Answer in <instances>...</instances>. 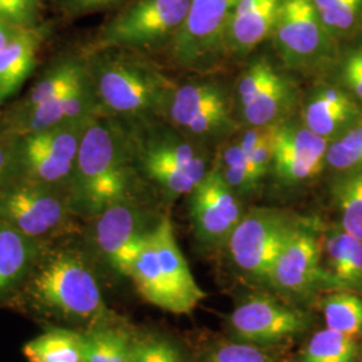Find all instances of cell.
Wrapping results in <instances>:
<instances>
[{
    "mask_svg": "<svg viewBox=\"0 0 362 362\" xmlns=\"http://www.w3.org/2000/svg\"><path fill=\"white\" fill-rule=\"evenodd\" d=\"M139 175L128 122L109 115L94 117L82 137L66 188L73 211L95 216L132 197Z\"/></svg>",
    "mask_w": 362,
    "mask_h": 362,
    "instance_id": "obj_1",
    "label": "cell"
},
{
    "mask_svg": "<svg viewBox=\"0 0 362 362\" xmlns=\"http://www.w3.org/2000/svg\"><path fill=\"white\" fill-rule=\"evenodd\" d=\"M88 65L105 115L124 121L163 118L177 82L152 62L127 52H103Z\"/></svg>",
    "mask_w": 362,
    "mask_h": 362,
    "instance_id": "obj_2",
    "label": "cell"
},
{
    "mask_svg": "<svg viewBox=\"0 0 362 362\" xmlns=\"http://www.w3.org/2000/svg\"><path fill=\"white\" fill-rule=\"evenodd\" d=\"M139 173L170 200L191 194L207 176L214 152L187 139L163 118L127 121Z\"/></svg>",
    "mask_w": 362,
    "mask_h": 362,
    "instance_id": "obj_3",
    "label": "cell"
},
{
    "mask_svg": "<svg viewBox=\"0 0 362 362\" xmlns=\"http://www.w3.org/2000/svg\"><path fill=\"white\" fill-rule=\"evenodd\" d=\"M129 278L145 300L173 314H189L207 297L181 252L168 216L156 221Z\"/></svg>",
    "mask_w": 362,
    "mask_h": 362,
    "instance_id": "obj_4",
    "label": "cell"
},
{
    "mask_svg": "<svg viewBox=\"0 0 362 362\" xmlns=\"http://www.w3.org/2000/svg\"><path fill=\"white\" fill-rule=\"evenodd\" d=\"M163 119L212 152L242 128L235 115L233 85L215 74L177 82Z\"/></svg>",
    "mask_w": 362,
    "mask_h": 362,
    "instance_id": "obj_5",
    "label": "cell"
},
{
    "mask_svg": "<svg viewBox=\"0 0 362 362\" xmlns=\"http://www.w3.org/2000/svg\"><path fill=\"white\" fill-rule=\"evenodd\" d=\"M238 0H192L188 13L169 42V61L194 76H211L228 61L227 28Z\"/></svg>",
    "mask_w": 362,
    "mask_h": 362,
    "instance_id": "obj_6",
    "label": "cell"
},
{
    "mask_svg": "<svg viewBox=\"0 0 362 362\" xmlns=\"http://www.w3.org/2000/svg\"><path fill=\"white\" fill-rule=\"evenodd\" d=\"M93 118L15 137L10 182L19 181L54 189L67 188L82 137Z\"/></svg>",
    "mask_w": 362,
    "mask_h": 362,
    "instance_id": "obj_7",
    "label": "cell"
},
{
    "mask_svg": "<svg viewBox=\"0 0 362 362\" xmlns=\"http://www.w3.org/2000/svg\"><path fill=\"white\" fill-rule=\"evenodd\" d=\"M272 40L288 73L317 76L337 59V40L325 28L313 0H285Z\"/></svg>",
    "mask_w": 362,
    "mask_h": 362,
    "instance_id": "obj_8",
    "label": "cell"
},
{
    "mask_svg": "<svg viewBox=\"0 0 362 362\" xmlns=\"http://www.w3.org/2000/svg\"><path fill=\"white\" fill-rule=\"evenodd\" d=\"M30 293L39 305L82 321L104 315V299L95 275L82 257L59 252L34 274Z\"/></svg>",
    "mask_w": 362,
    "mask_h": 362,
    "instance_id": "obj_9",
    "label": "cell"
},
{
    "mask_svg": "<svg viewBox=\"0 0 362 362\" xmlns=\"http://www.w3.org/2000/svg\"><path fill=\"white\" fill-rule=\"evenodd\" d=\"M302 219L281 208H250L226 243L233 266L247 278L269 284L276 259Z\"/></svg>",
    "mask_w": 362,
    "mask_h": 362,
    "instance_id": "obj_10",
    "label": "cell"
},
{
    "mask_svg": "<svg viewBox=\"0 0 362 362\" xmlns=\"http://www.w3.org/2000/svg\"><path fill=\"white\" fill-rule=\"evenodd\" d=\"M192 0H136L107 22L97 37L100 50H153L168 46Z\"/></svg>",
    "mask_w": 362,
    "mask_h": 362,
    "instance_id": "obj_11",
    "label": "cell"
},
{
    "mask_svg": "<svg viewBox=\"0 0 362 362\" xmlns=\"http://www.w3.org/2000/svg\"><path fill=\"white\" fill-rule=\"evenodd\" d=\"M73 212L58 189L19 181L0 187V220L34 240L65 233Z\"/></svg>",
    "mask_w": 362,
    "mask_h": 362,
    "instance_id": "obj_12",
    "label": "cell"
},
{
    "mask_svg": "<svg viewBox=\"0 0 362 362\" xmlns=\"http://www.w3.org/2000/svg\"><path fill=\"white\" fill-rule=\"evenodd\" d=\"M330 141L309 129L298 117L274 127L269 177L279 188H298L314 180L326 167Z\"/></svg>",
    "mask_w": 362,
    "mask_h": 362,
    "instance_id": "obj_13",
    "label": "cell"
},
{
    "mask_svg": "<svg viewBox=\"0 0 362 362\" xmlns=\"http://www.w3.org/2000/svg\"><path fill=\"white\" fill-rule=\"evenodd\" d=\"M155 224L149 226L143 209L128 197L95 215L94 243L113 270L130 276Z\"/></svg>",
    "mask_w": 362,
    "mask_h": 362,
    "instance_id": "obj_14",
    "label": "cell"
},
{
    "mask_svg": "<svg viewBox=\"0 0 362 362\" xmlns=\"http://www.w3.org/2000/svg\"><path fill=\"white\" fill-rule=\"evenodd\" d=\"M188 211L194 236L204 247L226 246L246 212L243 199L233 192L214 167L188 194Z\"/></svg>",
    "mask_w": 362,
    "mask_h": 362,
    "instance_id": "obj_15",
    "label": "cell"
},
{
    "mask_svg": "<svg viewBox=\"0 0 362 362\" xmlns=\"http://www.w3.org/2000/svg\"><path fill=\"white\" fill-rule=\"evenodd\" d=\"M269 285L296 296L329 287L324 269V238L313 220L299 223L274 264Z\"/></svg>",
    "mask_w": 362,
    "mask_h": 362,
    "instance_id": "obj_16",
    "label": "cell"
},
{
    "mask_svg": "<svg viewBox=\"0 0 362 362\" xmlns=\"http://www.w3.org/2000/svg\"><path fill=\"white\" fill-rule=\"evenodd\" d=\"M230 326L240 341L263 346L303 333L309 327V318L274 298L258 294L235 308Z\"/></svg>",
    "mask_w": 362,
    "mask_h": 362,
    "instance_id": "obj_17",
    "label": "cell"
},
{
    "mask_svg": "<svg viewBox=\"0 0 362 362\" xmlns=\"http://www.w3.org/2000/svg\"><path fill=\"white\" fill-rule=\"evenodd\" d=\"M105 115L90 79L73 90L26 110H15L4 127L13 136L52 129L76 121Z\"/></svg>",
    "mask_w": 362,
    "mask_h": 362,
    "instance_id": "obj_18",
    "label": "cell"
},
{
    "mask_svg": "<svg viewBox=\"0 0 362 362\" xmlns=\"http://www.w3.org/2000/svg\"><path fill=\"white\" fill-rule=\"evenodd\" d=\"M298 117L309 129L332 143L361 124L362 112L345 89L320 83L302 95Z\"/></svg>",
    "mask_w": 362,
    "mask_h": 362,
    "instance_id": "obj_19",
    "label": "cell"
},
{
    "mask_svg": "<svg viewBox=\"0 0 362 362\" xmlns=\"http://www.w3.org/2000/svg\"><path fill=\"white\" fill-rule=\"evenodd\" d=\"M285 0H238L226 37L228 59H246L272 39Z\"/></svg>",
    "mask_w": 362,
    "mask_h": 362,
    "instance_id": "obj_20",
    "label": "cell"
},
{
    "mask_svg": "<svg viewBox=\"0 0 362 362\" xmlns=\"http://www.w3.org/2000/svg\"><path fill=\"white\" fill-rule=\"evenodd\" d=\"M300 98L297 82L284 67H278L258 94L236 110V118L242 128L275 127L297 115Z\"/></svg>",
    "mask_w": 362,
    "mask_h": 362,
    "instance_id": "obj_21",
    "label": "cell"
},
{
    "mask_svg": "<svg viewBox=\"0 0 362 362\" xmlns=\"http://www.w3.org/2000/svg\"><path fill=\"white\" fill-rule=\"evenodd\" d=\"M324 269L327 286L362 296V240L344 231L332 230L324 239Z\"/></svg>",
    "mask_w": 362,
    "mask_h": 362,
    "instance_id": "obj_22",
    "label": "cell"
},
{
    "mask_svg": "<svg viewBox=\"0 0 362 362\" xmlns=\"http://www.w3.org/2000/svg\"><path fill=\"white\" fill-rule=\"evenodd\" d=\"M43 31L37 27H18L13 39L0 49V104L22 88L37 64Z\"/></svg>",
    "mask_w": 362,
    "mask_h": 362,
    "instance_id": "obj_23",
    "label": "cell"
},
{
    "mask_svg": "<svg viewBox=\"0 0 362 362\" xmlns=\"http://www.w3.org/2000/svg\"><path fill=\"white\" fill-rule=\"evenodd\" d=\"M37 240L0 220V296L26 275L37 257Z\"/></svg>",
    "mask_w": 362,
    "mask_h": 362,
    "instance_id": "obj_24",
    "label": "cell"
},
{
    "mask_svg": "<svg viewBox=\"0 0 362 362\" xmlns=\"http://www.w3.org/2000/svg\"><path fill=\"white\" fill-rule=\"evenodd\" d=\"M212 167L219 172L221 179L233 192L242 199L258 194L263 185V181L255 173L248 156L233 136L215 149Z\"/></svg>",
    "mask_w": 362,
    "mask_h": 362,
    "instance_id": "obj_25",
    "label": "cell"
},
{
    "mask_svg": "<svg viewBox=\"0 0 362 362\" xmlns=\"http://www.w3.org/2000/svg\"><path fill=\"white\" fill-rule=\"evenodd\" d=\"M90 79L89 65L78 59H66L54 66L34 85L16 110H26L57 98Z\"/></svg>",
    "mask_w": 362,
    "mask_h": 362,
    "instance_id": "obj_26",
    "label": "cell"
},
{
    "mask_svg": "<svg viewBox=\"0 0 362 362\" xmlns=\"http://www.w3.org/2000/svg\"><path fill=\"white\" fill-rule=\"evenodd\" d=\"M339 173L332 185L339 228L362 240V167Z\"/></svg>",
    "mask_w": 362,
    "mask_h": 362,
    "instance_id": "obj_27",
    "label": "cell"
},
{
    "mask_svg": "<svg viewBox=\"0 0 362 362\" xmlns=\"http://www.w3.org/2000/svg\"><path fill=\"white\" fill-rule=\"evenodd\" d=\"M23 353L28 362H83L82 334L52 329L28 341Z\"/></svg>",
    "mask_w": 362,
    "mask_h": 362,
    "instance_id": "obj_28",
    "label": "cell"
},
{
    "mask_svg": "<svg viewBox=\"0 0 362 362\" xmlns=\"http://www.w3.org/2000/svg\"><path fill=\"white\" fill-rule=\"evenodd\" d=\"M356 356L354 337L325 327L310 337L298 362H354Z\"/></svg>",
    "mask_w": 362,
    "mask_h": 362,
    "instance_id": "obj_29",
    "label": "cell"
},
{
    "mask_svg": "<svg viewBox=\"0 0 362 362\" xmlns=\"http://www.w3.org/2000/svg\"><path fill=\"white\" fill-rule=\"evenodd\" d=\"M132 338L112 327H95L82 334L83 362H130Z\"/></svg>",
    "mask_w": 362,
    "mask_h": 362,
    "instance_id": "obj_30",
    "label": "cell"
},
{
    "mask_svg": "<svg viewBox=\"0 0 362 362\" xmlns=\"http://www.w3.org/2000/svg\"><path fill=\"white\" fill-rule=\"evenodd\" d=\"M322 313L326 327L353 337L362 333L361 294L337 290L325 299Z\"/></svg>",
    "mask_w": 362,
    "mask_h": 362,
    "instance_id": "obj_31",
    "label": "cell"
},
{
    "mask_svg": "<svg viewBox=\"0 0 362 362\" xmlns=\"http://www.w3.org/2000/svg\"><path fill=\"white\" fill-rule=\"evenodd\" d=\"M325 28L333 38L350 34L362 13V0H313Z\"/></svg>",
    "mask_w": 362,
    "mask_h": 362,
    "instance_id": "obj_32",
    "label": "cell"
},
{
    "mask_svg": "<svg viewBox=\"0 0 362 362\" xmlns=\"http://www.w3.org/2000/svg\"><path fill=\"white\" fill-rule=\"evenodd\" d=\"M326 167L337 172L362 167V124L330 143Z\"/></svg>",
    "mask_w": 362,
    "mask_h": 362,
    "instance_id": "obj_33",
    "label": "cell"
},
{
    "mask_svg": "<svg viewBox=\"0 0 362 362\" xmlns=\"http://www.w3.org/2000/svg\"><path fill=\"white\" fill-rule=\"evenodd\" d=\"M130 362H185L180 350L158 336L134 337L130 345Z\"/></svg>",
    "mask_w": 362,
    "mask_h": 362,
    "instance_id": "obj_34",
    "label": "cell"
},
{
    "mask_svg": "<svg viewBox=\"0 0 362 362\" xmlns=\"http://www.w3.org/2000/svg\"><path fill=\"white\" fill-rule=\"evenodd\" d=\"M206 362H274L258 345L247 342H226L208 351Z\"/></svg>",
    "mask_w": 362,
    "mask_h": 362,
    "instance_id": "obj_35",
    "label": "cell"
},
{
    "mask_svg": "<svg viewBox=\"0 0 362 362\" xmlns=\"http://www.w3.org/2000/svg\"><path fill=\"white\" fill-rule=\"evenodd\" d=\"M39 0H0V19L13 27H34Z\"/></svg>",
    "mask_w": 362,
    "mask_h": 362,
    "instance_id": "obj_36",
    "label": "cell"
},
{
    "mask_svg": "<svg viewBox=\"0 0 362 362\" xmlns=\"http://www.w3.org/2000/svg\"><path fill=\"white\" fill-rule=\"evenodd\" d=\"M339 76L350 94L362 101V49L350 52L342 59Z\"/></svg>",
    "mask_w": 362,
    "mask_h": 362,
    "instance_id": "obj_37",
    "label": "cell"
},
{
    "mask_svg": "<svg viewBox=\"0 0 362 362\" xmlns=\"http://www.w3.org/2000/svg\"><path fill=\"white\" fill-rule=\"evenodd\" d=\"M15 136L6 128H0V187L13 177Z\"/></svg>",
    "mask_w": 362,
    "mask_h": 362,
    "instance_id": "obj_38",
    "label": "cell"
},
{
    "mask_svg": "<svg viewBox=\"0 0 362 362\" xmlns=\"http://www.w3.org/2000/svg\"><path fill=\"white\" fill-rule=\"evenodd\" d=\"M121 0H62V6L67 13L73 15L93 13L110 7Z\"/></svg>",
    "mask_w": 362,
    "mask_h": 362,
    "instance_id": "obj_39",
    "label": "cell"
},
{
    "mask_svg": "<svg viewBox=\"0 0 362 362\" xmlns=\"http://www.w3.org/2000/svg\"><path fill=\"white\" fill-rule=\"evenodd\" d=\"M18 27H13L6 21L0 19V49H3L13 39Z\"/></svg>",
    "mask_w": 362,
    "mask_h": 362,
    "instance_id": "obj_40",
    "label": "cell"
},
{
    "mask_svg": "<svg viewBox=\"0 0 362 362\" xmlns=\"http://www.w3.org/2000/svg\"><path fill=\"white\" fill-rule=\"evenodd\" d=\"M360 362H362V357H361V361H360Z\"/></svg>",
    "mask_w": 362,
    "mask_h": 362,
    "instance_id": "obj_41",
    "label": "cell"
}]
</instances>
